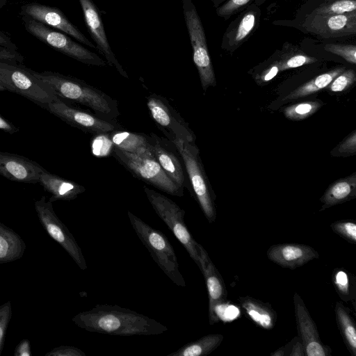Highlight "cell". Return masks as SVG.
I'll use <instances>...</instances> for the list:
<instances>
[{
    "label": "cell",
    "instance_id": "603a6c76",
    "mask_svg": "<svg viewBox=\"0 0 356 356\" xmlns=\"http://www.w3.org/2000/svg\"><path fill=\"white\" fill-rule=\"evenodd\" d=\"M26 247L24 240L17 232L0 222V264L21 259Z\"/></svg>",
    "mask_w": 356,
    "mask_h": 356
},
{
    "label": "cell",
    "instance_id": "f546056e",
    "mask_svg": "<svg viewBox=\"0 0 356 356\" xmlns=\"http://www.w3.org/2000/svg\"><path fill=\"white\" fill-rule=\"evenodd\" d=\"M321 107L318 102H305L293 104L284 109L285 116L291 120H302L314 114Z\"/></svg>",
    "mask_w": 356,
    "mask_h": 356
},
{
    "label": "cell",
    "instance_id": "e575fe53",
    "mask_svg": "<svg viewBox=\"0 0 356 356\" xmlns=\"http://www.w3.org/2000/svg\"><path fill=\"white\" fill-rule=\"evenodd\" d=\"M325 49L333 54L343 57L348 62L353 64L356 63V48L355 45H339L329 44L325 46Z\"/></svg>",
    "mask_w": 356,
    "mask_h": 356
},
{
    "label": "cell",
    "instance_id": "8fae6325",
    "mask_svg": "<svg viewBox=\"0 0 356 356\" xmlns=\"http://www.w3.org/2000/svg\"><path fill=\"white\" fill-rule=\"evenodd\" d=\"M47 110L70 126L93 134H109L120 129L113 120L101 118L60 99L50 103Z\"/></svg>",
    "mask_w": 356,
    "mask_h": 356
},
{
    "label": "cell",
    "instance_id": "5b68a950",
    "mask_svg": "<svg viewBox=\"0 0 356 356\" xmlns=\"http://www.w3.org/2000/svg\"><path fill=\"white\" fill-rule=\"evenodd\" d=\"M179 152L186 169L193 191L209 222L216 218L214 196L204 171L199 150L194 142L179 138H170Z\"/></svg>",
    "mask_w": 356,
    "mask_h": 356
},
{
    "label": "cell",
    "instance_id": "4fadbf2b",
    "mask_svg": "<svg viewBox=\"0 0 356 356\" xmlns=\"http://www.w3.org/2000/svg\"><path fill=\"white\" fill-rule=\"evenodd\" d=\"M22 13L24 16L36 20L49 27L60 30L70 35L81 43L97 49L83 33L74 26L57 8L50 7L37 3H31L22 6Z\"/></svg>",
    "mask_w": 356,
    "mask_h": 356
},
{
    "label": "cell",
    "instance_id": "7c38bea8",
    "mask_svg": "<svg viewBox=\"0 0 356 356\" xmlns=\"http://www.w3.org/2000/svg\"><path fill=\"white\" fill-rule=\"evenodd\" d=\"M147 106L152 119L168 138H179L195 141V135L181 116L160 95L152 94L147 97Z\"/></svg>",
    "mask_w": 356,
    "mask_h": 356
},
{
    "label": "cell",
    "instance_id": "5bb4252c",
    "mask_svg": "<svg viewBox=\"0 0 356 356\" xmlns=\"http://www.w3.org/2000/svg\"><path fill=\"white\" fill-rule=\"evenodd\" d=\"M295 316L300 340L307 356H330L331 349L321 341L317 327L301 297L293 296Z\"/></svg>",
    "mask_w": 356,
    "mask_h": 356
},
{
    "label": "cell",
    "instance_id": "d6a6232c",
    "mask_svg": "<svg viewBox=\"0 0 356 356\" xmlns=\"http://www.w3.org/2000/svg\"><path fill=\"white\" fill-rule=\"evenodd\" d=\"M11 302L8 301L0 305V355L2 353L8 324L12 318Z\"/></svg>",
    "mask_w": 356,
    "mask_h": 356
},
{
    "label": "cell",
    "instance_id": "30bf717a",
    "mask_svg": "<svg viewBox=\"0 0 356 356\" xmlns=\"http://www.w3.org/2000/svg\"><path fill=\"white\" fill-rule=\"evenodd\" d=\"M38 218L47 234L72 258L81 270L87 269L86 261L75 238L56 214L52 202L42 196L34 203Z\"/></svg>",
    "mask_w": 356,
    "mask_h": 356
},
{
    "label": "cell",
    "instance_id": "ba28073f",
    "mask_svg": "<svg viewBox=\"0 0 356 356\" xmlns=\"http://www.w3.org/2000/svg\"><path fill=\"white\" fill-rule=\"evenodd\" d=\"M183 12L190 41L193 47V58L197 69L201 84L204 91L215 86L216 79L208 52L204 29L191 0H181Z\"/></svg>",
    "mask_w": 356,
    "mask_h": 356
},
{
    "label": "cell",
    "instance_id": "74e56055",
    "mask_svg": "<svg viewBox=\"0 0 356 356\" xmlns=\"http://www.w3.org/2000/svg\"><path fill=\"white\" fill-rule=\"evenodd\" d=\"M314 59L304 55H296L291 57L280 64V70H284L294 68L314 62Z\"/></svg>",
    "mask_w": 356,
    "mask_h": 356
},
{
    "label": "cell",
    "instance_id": "52a82bcc",
    "mask_svg": "<svg viewBox=\"0 0 356 356\" xmlns=\"http://www.w3.org/2000/svg\"><path fill=\"white\" fill-rule=\"evenodd\" d=\"M113 152L117 159L136 177L168 194L178 197L184 195V188L168 177L152 151L137 154L113 147Z\"/></svg>",
    "mask_w": 356,
    "mask_h": 356
},
{
    "label": "cell",
    "instance_id": "484cf974",
    "mask_svg": "<svg viewBox=\"0 0 356 356\" xmlns=\"http://www.w3.org/2000/svg\"><path fill=\"white\" fill-rule=\"evenodd\" d=\"M221 334H209L188 343L167 356H205L216 350L223 341Z\"/></svg>",
    "mask_w": 356,
    "mask_h": 356
},
{
    "label": "cell",
    "instance_id": "7a4b0ae2",
    "mask_svg": "<svg viewBox=\"0 0 356 356\" xmlns=\"http://www.w3.org/2000/svg\"><path fill=\"white\" fill-rule=\"evenodd\" d=\"M31 72L62 100L82 105L105 120H113L120 115L117 101L82 80L54 72Z\"/></svg>",
    "mask_w": 356,
    "mask_h": 356
},
{
    "label": "cell",
    "instance_id": "277c9868",
    "mask_svg": "<svg viewBox=\"0 0 356 356\" xmlns=\"http://www.w3.org/2000/svg\"><path fill=\"white\" fill-rule=\"evenodd\" d=\"M0 85L47 110L59 98L52 90L22 64L0 61Z\"/></svg>",
    "mask_w": 356,
    "mask_h": 356
},
{
    "label": "cell",
    "instance_id": "836d02e7",
    "mask_svg": "<svg viewBox=\"0 0 356 356\" xmlns=\"http://www.w3.org/2000/svg\"><path fill=\"white\" fill-rule=\"evenodd\" d=\"M356 80L355 71L352 69L341 72L329 84L332 92H341L349 88Z\"/></svg>",
    "mask_w": 356,
    "mask_h": 356
},
{
    "label": "cell",
    "instance_id": "4dcf8cb0",
    "mask_svg": "<svg viewBox=\"0 0 356 356\" xmlns=\"http://www.w3.org/2000/svg\"><path fill=\"white\" fill-rule=\"evenodd\" d=\"M355 0H338L321 6L314 12V15H338L355 11Z\"/></svg>",
    "mask_w": 356,
    "mask_h": 356
},
{
    "label": "cell",
    "instance_id": "d4e9b609",
    "mask_svg": "<svg viewBox=\"0 0 356 356\" xmlns=\"http://www.w3.org/2000/svg\"><path fill=\"white\" fill-rule=\"evenodd\" d=\"M356 196V176L353 175L341 179L331 185L321 197V211L343 203Z\"/></svg>",
    "mask_w": 356,
    "mask_h": 356
},
{
    "label": "cell",
    "instance_id": "c3c4849f",
    "mask_svg": "<svg viewBox=\"0 0 356 356\" xmlns=\"http://www.w3.org/2000/svg\"><path fill=\"white\" fill-rule=\"evenodd\" d=\"M3 5V1L2 0H0V7H1Z\"/></svg>",
    "mask_w": 356,
    "mask_h": 356
},
{
    "label": "cell",
    "instance_id": "f6af8a7d",
    "mask_svg": "<svg viewBox=\"0 0 356 356\" xmlns=\"http://www.w3.org/2000/svg\"><path fill=\"white\" fill-rule=\"evenodd\" d=\"M280 70V65L275 64L272 65L269 69L264 72L262 74H261L259 80L261 82H267L273 79Z\"/></svg>",
    "mask_w": 356,
    "mask_h": 356
},
{
    "label": "cell",
    "instance_id": "60d3db41",
    "mask_svg": "<svg viewBox=\"0 0 356 356\" xmlns=\"http://www.w3.org/2000/svg\"><path fill=\"white\" fill-rule=\"evenodd\" d=\"M13 355L15 356H31V350L29 340H22L15 347Z\"/></svg>",
    "mask_w": 356,
    "mask_h": 356
},
{
    "label": "cell",
    "instance_id": "7dc6e473",
    "mask_svg": "<svg viewBox=\"0 0 356 356\" xmlns=\"http://www.w3.org/2000/svg\"><path fill=\"white\" fill-rule=\"evenodd\" d=\"M0 91L1 92L6 91V89L1 85H0Z\"/></svg>",
    "mask_w": 356,
    "mask_h": 356
},
{
    "label": "cell",
    "instance_id": "ee69618b",
    "mask_svg": "<svg viewBox=\"0 0 356 356\" xmlns=\"http://www.w3.org/2000/svg\"><path fill=\"white\" fill-rule=\"evenodd\" d=\"M0 130L13 134L18 132L19 129L0 114Z\"/></svg>",
    "mask_w": 356,
    "mask_h": 356
},
{
    "label": "cell",
    "instance_id": "cb8c5ba5",
    "mask_svg": "<svg viewBox=\"0 0 356 356\" xmlns=\"http://www.w3.org/2000/svg\"><path fill=\"white\" fill-rule=\"evenodd\" d=\"M109 137L114 147L127 152L143 154L152 151L149 136L143 134L116 129Z\"/></svg>",
    "mask_w": 356,
    "mask_h": 356
},
{
    "label": "cell",
    "instance_id": "f35d334b",
    "mask_svg": "<svg viewBox=\"0 0 356 356\" xmlns=\"http://www.w3.org/2000/svg\"><path fill=\"white\" fill-rule=\"evenodd\" d=\"M0 61L22 64L23 56L17 52L0 46Z\"/></svg>",
    "mask_w": 356,
    "mask_h": 356
},
{
    "label": "cell",
    "instance_id": "4316f807",
    "mask_svg": "<svg viewBox=\"0 0 356 356\" xmlns=\"http://www.w3.org/2000/svg\"><path fill=\"white\" fill-rule=\"evenodd\" d=\"M335 314L344 343L353 356H356V327L353 317L340 302L335 305Z\"/></svg>",
    "mask_w": 356,
    "mask_h": 356
},
{
    "label": "cell",
    "instance_id": "d590c367",
    "mask_svg": "<svg viewBox=\"0 0 356 356\" xmlns=\"http://www.w3.org/2000/svg\"><path fill=\"white\" fill-rule=\"evenodd\" d=\"M254 25V15L252 13L245 15L240 22L235 40L238 42L245 38Z\"/></svg>",
    "mask_w": 356,
    "mask_h": 356
},
{
    "label": "cell",
    "instance_id": "1f68e13d",
    "mask_svg": "<svg viewBox=\"0 0 356 356\" xmlns=\"http://www.w3.org/2000/svg\"><path fill=\"white\" fill-rule=\"evenodd\" d=\"M332 230L352 243H356V223L354 220H339L330 225Z\"/></svg>",
    "mask_w": 356,
    "mask_h": 356
},
{
    "label": "cell",
    "instance_id": "7bdbcfd3",
    "mask_svg": "<svg viewBox=\"0 0 356 356\" xmlns=\"http://www.w3.org/2000/svg\"><path fill=\"white\" fill-rule=\"evenodd\" d=\"M289 356H305L303 346L298 337L293 338Z\"/></svg>",
    "mask_w": 356,
    "mask_h": 356
},
{
    "label": "cell",
    "instance_id": "f1b7e54d",
    "mask_svg": "<svg viewBox=\"0 0 356 356\" xmlns=\"http://www.w3.org/2000/svg\"><path fill=\"white\" fill-rule=\"evenodd\" d=\"M333 284L341 298L349 301L355 298V280L346 270L337 268L332 274Z\"/></svg>",
    "mask_w": 356,
    "mask_h": 356
},
{
    "label": "cell",
    "instance_id": "8d00e7d4",
    "mask_svg": "<svg viewBox=\"0 0 356 356\" xmlns=\"http://www.w3.org/2000/svg\"><path fill=\"white\" fill-rule=\"evenodd\" d=\"M45 356H86V353L75 346L61 345L47 352Z\"/></svg>",
    "mask_w": 356,
    "mask_h": 356
},
{
    "label": "cell",
    "instance_id": "2e32d148",
    "mask_svg": "<svg viewBox=\"0 0 356 356\" xmlns=\"http://www.w3.org/2000/svg\"><path fill=\"white\" fill-rule=\"evenodd\" d=\"M45 170L38 163L27 157L0 152V175L10 181L35 184Z\"/></svg>",
    "mask_w": 356,
    "mask_h": 356
},
{
    "label": "cell",
    "instance_id": "44dd1931",
    "mask_svg": "<svg viewBox=\"0 0 356 356\" xmlns=\"http://www.w3.org/2000/svg\"><path fill=\"white\" fill-rule=\"evenodd\" d=\"M38 182L51 195L49 199L51 202L73 200L86 191L83 186L50 173L47 170L42 173Z\"/></svg>",
    "mask_w": 356,
    "mask_h": 356
},
{
    "label": "cell",
    "instance_id": "b9f144b4",
    "mask_svg": "<svg viewBox=\"0 0 356 356\" xmlns=\"http://www.w3.org/2000/svg\"><path fill=\"white\" fill-rule=\"evenodd\" d=\"M249 0H230L218 10V13L221 15L228 14L238 7L245 4Z\"/></svg>",
    "mask_w": 356,
    "mask_h": 356
},
{
    "label": "cell",
    "instance_id": "e0dca14e",
    "mask_svg": "<svg viewBox=\"0 0 356 356\" xmlns=\"http://www.w3.org/2000/svg\"><path fill=\"white\" fill-rule=\"evenodd\" d=\"M201 258V268L209 296V324L218 323L219 318L216 314V308L225 302L227 298V290L225 282L218 269L211 260L207 252L199 243Z\"/></svg>",
    "mask_w": 356,
    "mask_h": 356
},
{
    "label": "cell",
    "instance_id": "7402d4cb",
    "mask_svg": "<svg viewBox=\"0 0 356 356\" xmlns=\"http://www.w3.org/2000/svg\"><path fill=\"white\" fill-rule=\"evenodd\" d=\"M238 300L247 316L255 324L266 330L274 327L277 315L270 304L248 296L239 297Z\"/></svg>",
    "mask_w": 356,
    "mask_h": 356
},
{
    "label": "cell",
    "instance_id": "ab89813d",
    "mask_svg": "<svg viewBox=\"0 0 356 356\" xmlns=\"http://www.w3.org/2000/svg\"><path fill=\"white\" fill-rule=\"evenodd\" d=\"M339 153L354 154L356 152V131H354L338 147Z\"/></svg>",
    "mask_w": 356,
    "mask_h": 356
},
{
    "label": "cell",
    "instance_id": "6da1fadb",
    "mask_svg": "<svg viewBox=\"0 0 356 356\" xmlns=\"http://www.w3.org/2000/svg\"><path fill=\"white\" fill-rule=\"evenodd\" d=\"M72 321L86 331L114 336L157 335L168 330L153 318L116 305H97Z\"/></svg>",
    "mask_w": 356,
    "mask_h": 356
},
{
    "label": "cell",
    "instance_id": "3957f363",
    "mask_svg": "<svg viewBox=\"0 0 356 356\" xmlns=\"http://www.w3.org/2000/svg\"><path fill=\"white\" fill-rule=\"evenodd\" d=\"M127 214L136 235L159 267L174 284L179 286H186V282L179 270L175 252L166 236L130 211Z\"/></svg>",
    "mask_w": 356,
    "mask_h": 356
},
{
    "label": "cell",
    "instance_id": "8992f818",
    "mask_svg": "<svg viewBox=\"0 0 356 356\" xmlns=\"http://www.w3.org/2000/svg\"><path fill=\"white\" fill-rule=\"evenodd\" d=\"M144 192L158 216L184 247L190 257L201 268L199 243L189 232L184 221L185 211L168 197L148 187Z\"/></svg>",
    "mask_w": 356,
    "mask_h": 356
},
{
    "label": "cell",
    "instance_id": "bcb514c9",
    "mask_svg": "<svg viewBox=\"0 0 356 356\" xmlns=\"http://www.w3.org/2000/svg\"><path fill=\"white\" fill-rule=\"evenodd\" d=\"M0 46L13 51H17V46L12 42L11 40L0 31Z\"/></svg>",
    "mask_w": 356,
    "mask_h": 356
},
{
    "label": "cell",
    "instance_id": "9a60e30c",
    "mask_svg": "<svg viewBox=\"0 0 356 356\" xmlns=\"http://www.w3.org/2000/svg\"><path fill=\"white\" fill-rule=\"evenodd\" d=\"M79 1L88 31L95 41L97 49L106 58L111 66L114 67L122 76L128 78L127 72L111 48L98 8L92 0H79Z\"/></svg>",
    "mask_w": 356,
    "mask_h": 356
},
{
    "label": "cell",
    "instance_id": "d6986e66",
    "mask_svg": "<svg viewBox=\"0 0 356 356\" xmlns=\"http://www.w3.org/2000/svg\"><path fill=\"white\" fill-rule=\"evenodd\" d=\"M338 15H314L309 27L323 36H338L355 33L356 15L353 11Z\"/></svg>",
    "mask_w": 356,
    "mask_h": 356
},
{
    "label": "cell",
    "instance_id": "9c48e42d",
    "mask_svg": "<svg viewBox=\"0 0 356 356\" xmlns=\"http://www.w3.org/2000/svg\"><path fill=\"white\" fill-rule=\"evenodd\" d=\"M26 30L49 47L81 63L89 65L104 66L106 62L95 53L72 40L67 34L24 16Z\"/></svg>",
    "mask_w": 356,
    "mask_h": 356
},
{
    "label": "cell",
    "instance_id": "83f0119b",
    "mask_svg": "<svg viewBox=\"0 0 356 356\" xmlns=\"http://www.w3.org/2000/svg\"><path fill=\"white\" fill-rule=\"evenodd\" d=\"M343 67L336 68L315 77L292 91L284 98V100L298 99L319 91L328 86L335 77L343 72Z\"/></svg>",
    "mask_w": 356,
    "mask_h": 356
},
{
    "label": "cell",
    "instance_id": "ac0fdd59",
    "mask_svg": "<svg viewBox=\"0 0 356 356\" xmlns=\"http://www.w3.org/2000/svg\"><path fill=\"white\" fill-rule=\"evenodd\" d=\"M266 254L271 261L290 269L299 268L319 257L312 247L299 243L273 245L267 250Z\"/></svg>",
    "mask_w": 356,
    "mask_h": 356
},
{
    "label": "cell",
    "instance_id": "ffe728a7",
    "mask_svg": "<svg viewBox=\"0 0 356 356\" xmlns=\"http://www.w3.org/2000/svg\"><path fill=\"white\" fill-rule=\"evenodd\" d=\"M149 139L152 152L165 173L175 184L184 188L187 184L178 158L166 148L155 134H151Z\"/></svg>",
    "mask_w": 356,
    "mask_h": 356
}]
</instances>
